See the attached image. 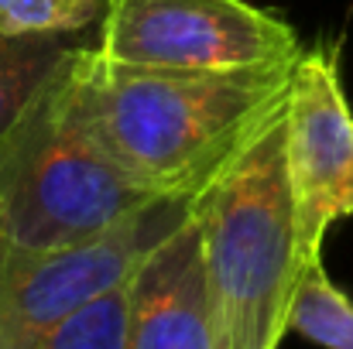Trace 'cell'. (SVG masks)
<instances>
[{"mask_svg":"<svg viewBox=\"0 0 353 349\" xmlns=\"http://www.w3.org/2000/svg\"><path fill=\"white\" fill-rule=\"evenodd\" d=\"M189 213V195L158 199L79 246L31 250L0 240V349H31L72 312L117 288Z\"/></svg>","mask_w":353,"mask_h":349,"instance_id":"obj_4","label":"cell"},{"mask_svg":"<svg viewBox=\"0 0 353 349\" xmlns=\"http://www.w3.org/2000/svg\"><path fill=\"white\" fill-rule=\"evenodd\" d=\"M123 349H216L192 213L127 274Z\"/></svg>","mask_w":353,"mask_h":349,"instance_id":"obj_7","label":"cell"},{"mask_svg":"<svg viewBox=\"0 0 353 349\" xmlns=\"http://www.w3.org/2000/svg\"><path fill=\"white\" fill-rule=\"evenodd\" d=\"M288 332H299L323 349H353V302L330 281L323 260L309 264L299 277Z\"/></svg>","mask_w":353,"mask_h":349,"instance_id":"obj_8","label":"cell"},{"mask_svg":"<svg viewBox=\"0 0 353 349\" xmlns=\"http://www.w3.org/2000/svg\"><path fill=\"white\" fill-rule=\"evenodd\" d=\"M65 52L69 45L62 38L0 34V137L48 79V72L62 62Z\"/></svg>","mask_w":353,"mask_h":349,"instance_id":"obj_9","label":"cell"},{"mask_svg":"<svg viewBox=\"0 0 353 349\" xmlns=\"http://www.w3.org/2000/svg\"><path fill=\"white\" fill-rule=\"evenodd\" d=\"M97 52L151 69H257L302 55L295 28L247 0H107Z\"/></svg>","mask_w":353,"mask_h":349,"instance_id":"obj_5","label":"cell"},{"mask_svg":"<svg viewBox=\"0 0 353 349\" xmlns=\"http://www.w3.org/2000/svg\"><path fill=\"white\" fill-rule=\"evenodd\" d=\"M292 62L257 69H151L69 52L72 100L90 137L161 199L192 195L236 144L285 103Z\"/></svg>","mask_w":353,"mask_h":349,"instance_id":"obj_1","label":"cell"},{"mask_svg":"<svg viewBox=\"0 0 353 349\" xmlns=\"http://www.w3.org/2000/svg\"><path fill=\"white\" fill-rule=\"evenodd\" d=\"M107 0H0V34L62 38L103 17Z\"/></svg>","mask_w":353,"mask_h":349,"instance_id":"obj_11","label":"cell"},{"mask_svg":"<svg viewBox=\"0 0 353 349\" xmlns=\"http://www.w3.org/2000/svg\"><path fill=\"white\" fill-rule=\"evenodd\" d=\"M189 213L199 230L216 349H278L309 267L285 168V103L189 195Z\"/></svg>","mask_w":353,"mask_h":349,"instance_id":"obj_2","label":"cell"},{"mask_svg":"<svg viewBox=\"0 0 353 349\" xmlns=\"http://www.w3.org/2000/svg\"><path fill=\"white\" fill-rule=\"evenodd\" d=\"M127 329V277L117 288L103 291L65 322H59L31 349H123Z\"/></svg>","mask_w":353,"mask_h":349,"instance_id":"obj_10","label":"cell"},{"mask_svg":"<svg viewBox=\"0 0 353 349\" xmlns=\"http://www.w3.org/2000/svg\"><path fill=\"white\" fill-rule=\"evenodd\" d=\"M285 168L302 257L323 260L326 230L353 216V110L340 79V41L295 59L285 93Z\"/></svg>","mask_w":353,"mask_h":349,"instance_id":"obj_6","label":"cell"},{"mask_svg":"<svg viewBox=\"0 0 353 349\" xmlns=\"http://www.w3.org/2000/svg\"><path fill=\"white\" fill-rule=\"evenodd\" d=\"M69 52L0 137V240L31 250L90 243L161 199L83 127Z\"/></svg>","mask_w":353,"mask_h":349,"instance_id":"obj_3","label":"cell"}]
</instances>
